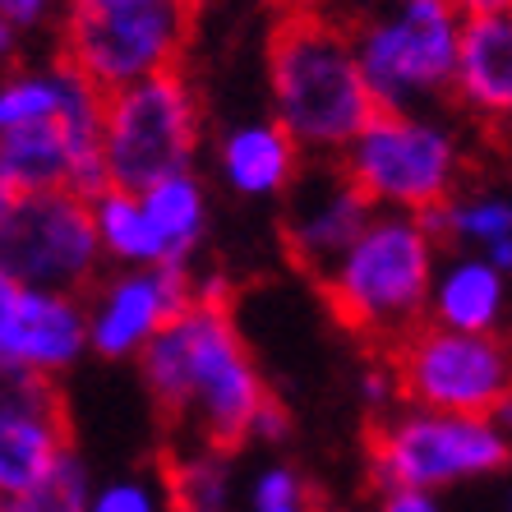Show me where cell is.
Masks as SVG:
<instances>
[{
  "instance_id": "6da1fadb",
  "label": "cell",
  "mask_w": 512,
  "mask_h": 512,
  "mask_svg": "<svg viewBox=\"0 0 512 512\" xmlns=\"http://www.w3.org/2000/svg\"><path fill=\"white\" fill-rule=\"evenodd\" d=\"M139 370L162 416L190 425L199 448L217 453L250 439L259 406L273 397L240 342L231 296L217 277L199 282V300L143 346Z\"/></svg>"
},
{
  "instance_id": "7a4b0ae2",
  "label": "cell",
  "mask_w": 512,
  "mask_h": 512,
  "mask_svg": "<svg viewBox=\"0 0 512 512\" xmlns=\"http://www.w3.org/2000/svg\"><path fill=\"white\" fill-rule=\"evenodd\" d=\"M268 93L273 120L314 157H342L360 130L379 116L365 70H360L356 33L314 10L286 14L268 42Z\"/></svg>"
},
{
  "instance_id": "3957f363",
  "label": "cell",
  "mask_w": 512,
  "mask_h": 512,
  "mask_svg": "<svg viewBox=\"0 0 512 512\" xmlns=\"http://www.w3.org/2000/svg\"><path fill=\"white\" fill-rule=\"evenodd\" d=\"M434 245L416 213L379 208L365 236L323 277L328 310L365 337L406 342L429 314L434 296Z\"/></svg>"
},
{
  "instance_id": "277c9868",
  "label": "cell",
  "mask_w": 512,
  "mask_h": 512,
  "mask_svg": "<svg viewBox=\"0 0 512 512\" xmlns=\"http://www.w3.org/2000/svg\"><path fill=\"white\" fill-rule=\"evenodd\" d=\"M466 14L457 0H383L356 28L360 70L379 111H416L457 88Z\"/></svg>"
},
{
  "instance_id": "5b68a950",
  "label": "cell",
  "mask_w": 512,
  "mask_h": 512,
  "mask_svg": "<svg viewBox=\"0 0 512 512\" xmlns=\"http://www.w3.org/2000/svg\"><path fill=\"white\" fill-rule=\"evenodd\" d=\"M190 24L194 0H65V56L116 93L176 70Z\"/></svg>"
},
{
  "instance_id": "8992f818",
  "label": "cell",
  "mask_w": 512,
  "mask_h": 512,
  "mask_svg": "<svg viewBox=\"0 0 512 512\" xmlns=\"http://www.w3.org/2000/svg\"><path fill=\"white\" fill-rule=\"evenodd\" d=\"M199 97L180 70L148 74L107 93V167L116 190H153L157 180L194 167L199 153Z\"/></svg>"
},
{
  "instance_id": "52a82bcc",
  "label": "cell",
  "mask_w": 512,
  "mask_h": 512,
  "mask_svg": "<svg viewBox=\"0 0 512 512\" xmlns=\"http://www.w3.org/2000/svg\"><path fill=\"white\" fill-rule=\"evenodd\" d=\"M512 462V439L494 416L406 411L370 429V480L388 494L397 485L439 489L471 476H494Z\"/></svg>"
},
{
  "instance_id": "ba28073f",
  "label": "cell",
  "mask_w": 512,
  "mask_h": 512,
  "mask_svg": "<svg viewBox=\"0 0 512 512\" xmlns=\"http://www.w3.org/2000/svg\"><path fill=\"white\" fill-rule=\"evenodd\" d=\"M102 254L93 199L74 190L0 194V277L79 296L97 282Z\"/></svg>"
},
{
  "instance_id": "9c48e42d",
  "label": "cell",
  "mask_w": 512,
  "mask_h": 512,
  "mask_svg": "<svg viewBox=\"0 0 512 512\" xmlns=\"http://www.w3.org/2000/svg\"><path fill=\"white\" fill-rule=\"evenodd\" d=\"M337 162L370 194L374 208L425 213L434 203H448L462 153L453 130L439 120L416 111H379Z\"/></svg>"
},
{
  "instance_id": "30bf717a",
  "label": "cell",
  "mask_w": 512,
  "mask_h": 512,
  "mask_svg": "<svg viewBox=\"0 0 512 512\" xmlns=\"http://www.w3.org/2000/svg\"><path fill=\"white\" fill-rule=\"evenodd\" d=\"M393 374L411 406L494 416L512 397V342L494 333L420 323L406 342L393 346Z\"/></svg>"
},
{
  "instance_id": "8fae6325",
  "label": "cell",
  "mask_w": 512,
  "mask_h": 512,
  "mask_svg": "<svg viewBox=\"0 0 512 512\" xmlns=\"http://www.w3.org/2000/svg\"><path fill=\"white\" fill-rule=\"evenodd\" d=\"M199 300V282L190 263H153V268H125L111 282L93 286L88 300V333L93 351L107 360L139 356L162 328L180 319Z\"/></svg>"
},
{
  "instance_id": "7c38bea8",
  "label": "cell",
  "mask_w": 512,
  "mask_h": 512,
  "mask_svg": "<svg viewBox=\"0 0 512 512\" xmlns=\"http://www.w3.org/2000/svg\"><path fill=\"white\" fill-rule=\"evenodd\" d=\"M93 346L88 305L70 291H42L19 277H0V370L60 379Z\"/></svg>"
},
{
  "instance_id": "4fadbf2b",
  "label": "cell",
  "mask_w": 512,
  "mask_h": 512,
  "mask_svg": "<svg viewBox=\"0 0 512 512\" xmlns=\"http://www.w3.org/2000/svg\"><path fill=\"white\" fill-rule=\"evenodd\" d=\"M374 213H379L374 199L346 176L342 162L328 171H310V176H300L291 185L286 227H282L286 250L305 273H314L323 282L346 259V250L365 236Z\"/></svg>"
},
{
  "instance_id": "5bb4252c",
  "label": "cell",
  "mask_w": 512,
  "mask_h": 512,
  "mask_svg": "<svg viewBox=\"0 0 512 512\" xmlns=\"http://www.w3.org/2000/svg\"><path fill=\"white\" fill-rule=\"evenodd\" d=\"M70 453V416L56 379L10 374L0 397V499L37 485Z\"/></svg>"
},
{
  "instance_id": "9a60e30c",
  "label": "cell",
  "mask_w": 512,
  "mask_h": 512,
  "mask_svg": "<svg viewBox=\"0 0 512 512\" xmlns=\"http://www.w3.org/2000/svg\"><path fill=\"white\" fill-rule=\"evenodd\" d=\"M300 148L282 120H245L236 130L222 134L217 143V167L236 194L245 199H273L291 194L300 180Z\"/></svg>"
},
{
  "instance_id": "2e32d148",
  "label": "cell",
  "mask_w": 512,
  "mask_h": 512,
  "mask_svg": "<svg viewBox=\"0 0 512 512\" xmlns=\"http://www.w3.org/2000/svg\"><path fill=\"white\" fill-rule=\"evenodd\" d=\"M453 93L476 116H489V120L512 116V14L466 19Z\"/></svg>"
},
{
  "instance_id": "e0dca14e",
  "label": "cell",
  "mask_w": 512,
  "mask_h": 512,
  "mask_svg": "<svg viewBox=\"0 0 512 512\" xmlns=\"http://www.w3.org/2000/svg\"><path fill=\"white\" fill-rule=\"evenodd\" d=\"M503 314V268L489 259H453L434 277L429 323L457 333H494Z\"/></svg>"
},
{
  "instance_id": "ac0fdd59",
  "label": "cell",
  "mask_w": 512,
  "mask_h": 512,
  "mask_svg": "<svg viewBox=\"0 0 512 512\" xmlns=\"http://www.w3.org/2000/svg\"><path fill=\"white\" fill-rule=\"evenodd\" d=\"M93 217L97 231H102V245H107L111 259H120L125 268H153V263H171V250L157 222L143 208V194L134 190H116L93 199Z\"/></svg>"
},
{
  "instance_id": "d6986e66",
  "label": "cell",
  "mask_w": 512,
  "mask_h": 512,
  "mask_svg": "<svg viewBox=\"0 0 512 512\" xmlns=\"http://www.w3.org/2000/svg\"><path fill=\"white\" fill-rule=\"evenodd\" d=\"M143 208L167 240L171 263H190L194 245L203 240V222H208V199L194 171H180V176L157 180L153 190H143Z\"/></svg>"
},
{
  "instance_id": "ffe728a7",
  "label": "cell",
  "mask_w": 512,
  "mask_h": 512,
  "mask_svg": "<svg viewBox=\"0 0 512 512\" xmlns=\"http://www.w3.org/2000/svg\"><path fill=\"white\" fill-rule=\"evenodd\" d=\"M227 453L199 448V453H180L167 462V499L171 512H227L231 485H227Z\"/></svg>"
},
{
  "instance_id": "44dd1931",
  "label": "cell",
  "mask_w": 512,
  "mask_h": 512,
  "mask_svg": "<svg viewBox=\"0 0 512 512\" xmlns=\"http://www.w3.org/2000/svg\"><path fill=\"white\" fill-rule=\"evenodd\" d=\"M93 508V489H88V471L74 453H65L37 485L5 494L0 512H88Z\"/></svg>"
},
{
  "instance_id": "7402d4cb",
  "label": "cell",
  "mask_w": 512,
  "mask_h": 512,
  "mask_svg": "<svg viewBox=\"0 0 512 512\" xmlns=\"http://www.w3.org/2000/svg\"><path fill=\"white\" fill-rule=\"evenodd\" d=\"M512 236V203L503 199H457L453 203V240L489 250L494 240Z\"/></svg>"
},
{
  "instance_id": "603a6c76",
  "label": "cell",
  "mask_w": 512,
  "mask_h": 512,
  "mask_svg": "<svg viewBox=\"0 0 512 512\" xmlns=\"http://www.w3.org/2000/svg\"><path fill=\"white\" fill-rule=\"evenodd\" d=\"M88 512H162L157 494L143 480H116V485L93 489V508Z\"/></svg>"
},
{
  "instance_id": "cb8c5ba5",
  "label": "cell",
  "mask_w": 512,
  "mask_h": 512,
  "mask_svg": "<svg viewBox=\"0 0 512 512\" xmlns=\"http://www.w3.org/2000/svg\"><path fill=\"white\" fill-rule=\"evenodd\" d=\"M60 10V0H0V28L14 33H37L51 24V14Z\"/></svg>"
},
{
  "instance_id": "d4e9b609",
  "label": "cell",
  "mask_w": 512,
  "mask_h": 512,
  "mask_svg": "<svg viewBox=\"0 0 512 512\" xmlns=\"http://www.w3.org/2000/svg\"><path fill=\"white\" fill-rule=\"evenodd\" d=\"M305 494V480L291 466H268L259 480H254V503H277V499H296Z\"/></svg>"
},
{
  "instance_id": "484cf974",
  "label": "cell",
  "mask_w": 512,
  "mask_h": 512,
  "mask_svg": "<svg viewBox=\"0 0 512 512\" xmlns=\"http://www.w3.org/2000/svg\"><path fill=\"white\" fill-rule=\"evenodd\" d=\"M286 434H291V416H286V406L277 402V397H268V402L259 406V416H254V434H250V439H259V443H282Z\"/></svg>"
},
{
  "instance_id": "4316f807",
  "label": "cell",
  "mask_w": 512,
  "mask_h": 512,
  "mask_svg": "<svg viewBox=\"0 0 512 512\" xmlns=\"http://www.w3.org/2000/svg\"><path fill=\"white\" fill-rule=\"evenodd\" d=\"M379 512H439L434 503V489H416V485H397L383 494Z\"/></svg>"
},
{
  "instance_id": "83f0119b",
  "label": "cell",
  "mask_w": 512,
  "mask_h": 512,
  "mask_svg": "<svg viewBox=\"0 0 512 512\" xmlns=\"http://www.w3.org/2000/svg\"><path fill=\"white\" fill-rule=\"evenodd\" d=\"M254 512H314V494H296V499H277V503H254Z\"/></svg>"
},
{
  "instance_id": "f1b7e54d",
  "label": "cell",
  "mask_w": 512,
  "mask_h": 512,
  "mask_svg": "<svg viewBox=\"0 0 512 512\" xmlns=\"http://www.w3.org/2000/svg\"><path fill=\"white\" fill-rule=\"evenodd\" d=\"M466 19H480V14H512V0H457Z\"/></svg>"
},
{
  "instance_id": "f546056e",
  "label": "cell",
  "mask_w": 512,
  "mask_h": 512,
  "mask_svg": "<svg viewBox=\"0 0 512 512\" xmlns=\"http://www.w3.org/2000/svg\"><path fill=\"white\" fill-rule=\"evenodd\" d=\"M485 259L494 263V268H503V273H512V236H503V240H494L485 250Z\"/></svg>"
},
{
  "instance_id": "4dcf8cb0",
  "label": "cell",
  "mask_w": 512,
  "mask_h": 512,
  "mask_svg": "<svg viewBox=\"0 0 512 512\" xmlns=\"http://www.w3.org/2000/svg\"><path fill=\"white\" fill-rule=\"evenodd\" d=\"M360 5H383V0H360Z\"/></svg>"
},
{
  "instance_id": "1f68e13d",
  "label": "cell",
  "mask_w": 512,
  "mask_h": 512,
  "mask_svg": "<svg viewBox=\"0 0 512 512\" xmlns=\"http://www.w3.org/2000/svg\"><path fill=\"white\" fill-rule=\"evenodd\" d=\"M508 512H512V508H508Z\"/></svg>"
}]
</instances>
